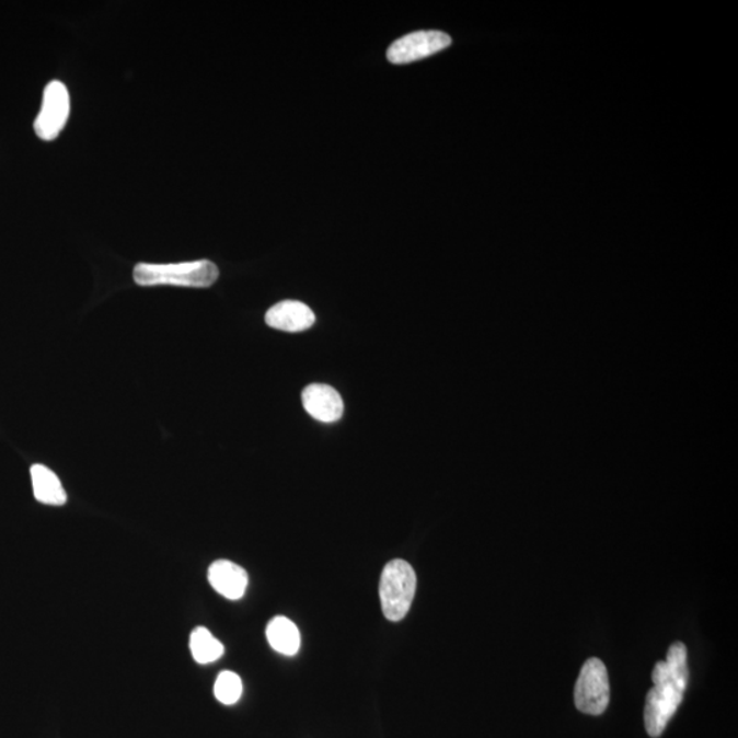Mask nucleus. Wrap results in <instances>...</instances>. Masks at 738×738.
I'll list each match as a JSON object with an SVG mask.
<instances>
[{
  "label": "nucleus",
  "instance_id": "nucleus-1",
  "mask_svg": "<svg viewBox=\"0 0 738 738\" xmlns=\"http://www.w3.org/2000/svg\"><path fill=\"white\" fill-rule=\"evenodd\" d=\"M654 688L648 691L644 706V726L654 738L662 736L666 726L681 706L690 684L688 649L684 643L671 644L665 660L653 670Z\"/></svg>",
  "mask_w": 738,
  "mask_h": 738
},
{
  "label": "nucleus",
  "instance_id": "nucleus-2",
  "mask_svg": "<svg viewBox=\"0 0 738 738\" xmlns=\"http://www.w3.org/2000/svg\"><path fill=\"white\" fill-rule=\"evenodd\" d=\"M135 282L140 286H180V288H209L219 278L212 262L196 261L175 264L140 263L135 267Z\"/></svg>",
  "mask_w": 738,
  "mask_h": 738
},
{
  "label": "nucleus",
  "instance_id": "nucleus-3",
  "mask_svg": "<svg viewBox=\"0 0 738 738\" xmlns=\"http://www.w3.org/2000/svg\"><path fill=\"white\" fill-rule=\"evenodd\" d=\"M416 587V572L410 562L393 560L384 566L380 576L379 598L385 619L391 622L405 619L415 599Z\"/></svg>",
  "mask_w": 738,
  "mask_h": 738
},
{
  "label": "nucleus",
  "instance_id": "nucleus-4",
  "mask_svg": "<svg viewBox=\"0 0 738 738\" xmlns=\"http://www.w3.org/2000/svg\"><path fill=\"white\" fill-rule=\"evenodd\" d=\"M610 703V681L608 669L599 658L584 664L575 687V704L578 712L600 715Z\"/></svg>",
  "mask_w": 738,
  "mask_h": 738
},
{
  "label": "nucleus",
  "instance_id": "nucleus-5",
  "mask_svg": "<svg viewBox=\"0 0 738 738\" xmlns=\"http://www.w3.org/2000/svg\"><path fill=\"white\" fill-rule=\"evenodd\" d=\"M70 115V96L68 88L60 81H51L43 93L41 113L33 128L38 139L53 141L65 129Z\"/></svg>",
  "mask_w": 738,
  "mask_h": 738
},
{
  "label": "nucleus",
  "instance_id": "nucleus-6",
  "mask_svg": "<svg viewBox=\"0 0 738 738\" xmlns=\"http://www.w3.org/2000/svg\"><path fill=\"white\" fill-rule=\"evenodd\" d=\"M450 44L451 37L440 31L413 32L391 44L388 59L394 65L412 64L443 51Z\"/></svg>",
  "mask_w": 738,
  "mask_h": 738
},
{
  "label": "nucleus",
  "instance_id": "nucleus-7",
  "mask_svg": "<svg viewBox=\"0 0 738 738\" xmlns=\"http://www.w3.org/2000/svg\"><path fill=\"white\" fill-rule=\"evenodd\" d=\"M302 406L308 415L322 423L338 422L344 415V401L328 384H310L302 390Z\"/></svg>",
  "mask_w": 738,
  "mask_h": 738
},
{
  "label": "nucleus",
  "instance_id": "nucleus-8",
  "mask_svg": "<svg viewBox=\"0 0 738 738\" xmlns=\"http://www.w3.org/2000/svg\"><path fill=\"white\" fill-rule=\"evenodd\" d=\"M316 322L315 313L304 302L286 300L269 308L266 313L267 326L285 333H301Z\"/></svg>",
  "mask_w": 738,
  "mask_h": 738
},
{
  "label": "nucleus",
  "instance_id": "nucleus-9",
  "mask_svg": "<svg viewBox=\"0 0 738 738\" xmlns=\"http://www.w3.org/2000/svg\"><path fill=\"white\" fill-rule=\"evenodd\" d=\"M208 581L222 597L239 600L244 597L250 578L244 567L228 560H219L209 566Z\"/></svg>",
  "mask_w": 738,
  "mask_h": 738
},
{
  "label": "nucleus",
  "instance_id": "nucleus-10",
  "mask_svg": "<svg viewBox=\"0 0 738 738\" xmlns=\"http://www.w3.org/2000/svg\"><path fill=\"white\" fill-rule=\"evenodd\" d=\"M33 494L38 503L49 506H62L68 500L62 483L49 468L35 464L31 468Z\"/></svg>",
  "mask_w": 738,
  "mask_h": 738
},
{
  "label": "nucleus",
  "instance_id": "nucleus-11",
  "mask_svg": "<svg viewBox=\"0 0 738 738\" xmlns=\"http://www.w3.org/2000/svg\"><path fill=\"white\" fill-rule=\"evenodd\" d=\"M267 641L275 651L293 657L299 653L301 635L299 627L286 616H275L267 625Z\"/></svg>",
  "mask_w": 738,
  "mask_h": 738
},
{
  "label": "nucleus",
  "instance_id": "nucleus-12",
  "mask_svg": "<svg viewBox=\"0 0 738 738\" xmlns=\"http://www.w3.org/2000/svg\"><path fill=\"white\" fill-rule=\"evenodd\" d=\"M189 646L193 658L200 665L212 664L224 653L223 644L204 626H197L191 633Z\"/></svg>",
  "mask_w": 738,
  "mask_h": 738
},
{
  "label": "nucleus",
  "instance_id": "nucleus-13",
  "mask_svg": "<svg viewBox=\"0 0 738 738\" xmlns=\"http://www.w3.org/2000/svg\"><path fill=\"white\" fill-rule=\"evenodd\" d=\"M215 697L226 706H231L240 701L242 695V681L233 671H222L218 676L214 687Z\"/></svg>",
  "mask_w": 738,
  "mask_h": 738
}]
</instances>
